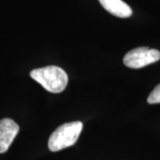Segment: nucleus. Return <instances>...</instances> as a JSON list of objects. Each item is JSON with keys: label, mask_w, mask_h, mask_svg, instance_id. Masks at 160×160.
Returning a JSON list of instances; mask_svg holds the SVG:
<instances>
[{"label": "nucleus", "mask_w": 160, "mask_h": 160, "mask_svg": "<svg viewBox=\"0 0 160 160\" xmlns=\"http://www.w3.org/2000/svg\"><path fill=\"white\" fill-rule=\"evenodd\" d=\"M19 130L20 127L12 119L0 120V153H5L8 150Z\"/></svg>", "instance_id": "20e7f679"}, {"label": "nucleus", "mask_w": 160, "mask_h": 160, "mask_svg": "<svg viewBox=\"0 0 160 160\" xmlns=\"http://www.w3.org/2000/svg\"><path fill=\"white\" fill-rule=\"evenodd\" d=\"M148 102L149 104L160 103V84L154 88V90L150 92L148 97Z\"/></svg>", "instance_id": "423d86ee"}, {"label": "nucleus", "mask_w": 160, "mask_h": 160, "mask_svg": "<svg viewBox=\"0 0 160 160\" xmlns=\"http://www.w3.org/2000/svg\"><path fill=\"white\" fill-rule=\"evenodd\" d=\"M83 129L80 121L69 122L59 126L48 140V148L52 152L66 149L74 145Z\"/></svg>", "instance_id": "f03ea898"}, {"label": "nucleus", "mask_w": 160, "mask_h": 160, "mask_svg": "<svg viewBox=\"0 0 160 160\" xmlns=\"http://www.w3.org/2000/svg\"><path fill=\"white\" fill-rule=\"evenodd\" d=\"M30 77L46 91L53 93L64 91L69 82L67 73L57 66H47L45 68L33 69L30 72Z\"/></svg>", "instance_id": "f257e3e1"}, {"label": "nucleus", "mask_w": 160, "mask_h": 160, "mask_svg": "<svg viewBox=\"0 0 160 160\" xmlns=\"http://www.w3.org/2000/svg\"><path fill=\"white\" fill-rule=\"evenodd\" d=\"M99 2L105 10L117 17L128 18L132 13L131 7L123 0H99Z\"/></svg>", "instance_id": "39448f33"}, {"label": "nucleus", "mask_w": 160, "mask_h": 160, "mask_svg": "<svg viewBox=\"0 0 160 160\" xmlns=\"http://www.w3.org/2000/svg\"><path fill=\"white\" fill-rule=\"evenodd\" d=\"M160 60V52L149 47H138L129 51L123 59L124 64L131 69H141Z\"/></svg>", "instance_id": "7ed1b4c3"}]
</instances>
